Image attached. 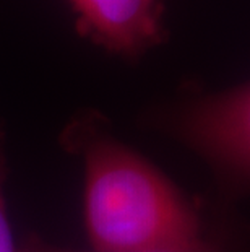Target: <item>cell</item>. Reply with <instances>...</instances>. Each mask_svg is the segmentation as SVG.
Wrapping results in <instances>:
<instances>
[{
  "instance_id": "cell-5",
  "label": "cell",
  "mask_w": 250,
  "mask_h": 252,
  "mask_svg": "<svg viewBox=\"0 0 250 252\" xmlns=\"http://www.w3.org/2000/svg\"><path fill=\"white\" fill-rule=\"evenodd\" d=\"M3 181H5V157H3V133L0 130V252H20L15 248L12 229L5 212L3 202Z\"/></svg>"
},
{
  "instance_id": "cell-3",
  "label": "cell",
  "mask_w": 250,
  "mask_h": 252,
  "mask_svg": "<svg viewBox=\"0 0 250 252\" xmlns=\"http://www.w3.org/2000/svg\"><path fill=\"white\" fill-rule=\"evenodd\" d=\"M80 36L135 61L167 41L164 0H68Z\"/></svg>"
},
{
  "instance_id": "cell-1",
  "label": "cell",
  "mask_w": 250,
  "mask_h": 252,
  "mask_svg": "<svg viewBox=\"0 0 250 252\" xmlns=\"http://www.w3.org/2000/svg\"><path fill=\"white\" fill-rule=\"evenodd\" d=\"M84 157V226L94 251H134L200 238L194 203L167 176L86 112L65 133Z\"/></svg>"
},
{
  "instance_id": "cell-2",
  "label": "cell",
  "mask_w": 250,
  "mask_h": 252,
  "mask_svg": "<svg viewBox=\"0 0 250 252\" xmlns=\"http://www.w3.org/2000/svg\"><path fill=\"white\" fill-rule=\"evenodd\" d=\"M172 132L195 150L231 189L247 186L250 168V87H234L195 98L169 119Z\"/></svg>"
},
{
  "instance_id": "cell-4",
  "label": "cell",
  "mask_w": 250,
  "mask_h": 252,
  "mask_svg": "<svg viewBox=\"0 0 250 252\" xmlns=\"http://www.w3.org/2000/svg\"><path fill=\"white\" fill-rule=\"evenodd\" d=\"M20 252H86V251H67L58 249L54 246H49L42 243L39 239H31L26 243L23 249ZM89 252H220L211 244L205 243L201 238H196L194 241H187V243L179 244H169V246H156V248H145V249H134V251H89Z\"/></svg>"
}]
</instances>
